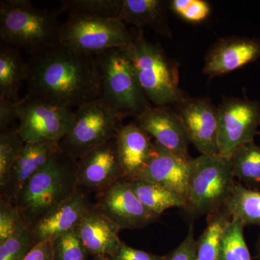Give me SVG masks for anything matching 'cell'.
Masks as SVG:
<instances>
[{"mask_svg": "<svg viewBox=\"0 0 260 260\" xmlns=\"http://www.w3.org/2000/svg\"><path fill=\"white\" fill-rule=\"evenodd\" d=\"M122 0H65L61 1L57 14L68 11L100 18H118Z\"/></svg>", "mask_w": 260, "mask_h": 260, "instance_id": "27", "label": "cell"}, {"mask_svg": "<svg viewBox=\"0 0 260 260\" xmlns=\"http://www.w3.org/2000/svg\"><path fill=\"white\" fill-rule=\"evenodd\" d=\"M175 111L184 126L189 143L201 155H219L218 108L206 99L186 97Z\"/></svg>", "mask_w": 260, "mask_h": 260, "instance_id": "12", "label": "cell"}, {"mask_svg": "<svg viewBox=\"0 0 260 260\" xmlns=\"http://www.w3.org/2000/svg\"><path fill=\"white\" fill-rule=\"evenodd\" d=\"M25 83L28 93L71 110L97 100L102 90L95 56L61 44L30 56Z\"/></svg>", "mask_w": 260, "mask_h": 260, "instance_id": "1", "label": "cell"}, {"mask_svg": "<svg viewBox=\"0 0 260 260\" xmlns=\"http://www.w3.org/2000/svg\"><path fill=\"white\" fill-rule=\"evenodd\" d=\"M25 144L18 125L0 130V188L5 186Z\"/></svg>", "mask_w": 260, "mask_h": 260, "instance_id": "28", "label": "cell"}, {"mask_svg": "<svg viewBox=\"0 0 260 260\" xmlns=\"http://www.w3.org/2000/svg\"><path fill=\"white\" fill-rule=\"evenodd\" d=\"M52 245L54 260H88L89 252L75 230L56 238Z\"/></svg>", "mask_w": 260, "mask_h": 260, "instance_id": "31", "label": "cell"}, {"mask_svg": "<svg viewBox=\"0 0 260 260\" xmlns=\"http://www.w3.org/2000/svg\"><path fill=\"white\" fill-rule=\"evenodd\" d=\"M36 244L30 227L23 228L0 243V260H23Z\"/></svg>", "mask_w": 260, "mask_h": 260, "instance_id": "30", "label": "cell"}, {"mask_svg": "<svg viewBox=\"0 0 260 260\" xmlns=\"http://www.w3.org/2000/svg\"><path fill=\"white\" fill-rule=\"evenodd\" d=\"M77 177L79 187L95 195L124 179L115 138L99 145L77 160Z\"/></svg>", "mask_w": 260, "mask_h": 260, "instance_id": "13", "label": "cell"}, {"mask_svg": "<svg viewBox=\"0 0 260 260\" xmlns=\"http://www.w3.org/2000/svg\"><path fill=\"white\" fill-rule=\"evenodd\" d=\"M89 194L78 187L71 198L30 227L37 244L75 231L93 206Z\"/></svg>", "mask_w": 260, "mask_h": 260, "instance_id": "15", "label": "cell"}, {"mask_svg": "<svg viewBox=\"0 0 260 260\" xmlns=\"http://www.w3.org/2000/svg\"><path fill=\"white\" fill-rule=\"evenodd\" d=\"M120 229L94 206L84 217L75 229L77 234L89 254L94 256H112L119 249L121 242Z\"/></svg>", "mask_w": 260, "mask_h": 260, "instance_id": "20", "label": "cell"}, {"mask_svg": "<svg viewBox=\"0 0 260 260\" xmlns=\"http://www.w3.org/2000/svg\"><path fill=\"white\" fill-rule=\"evenodd\" d=\"M115 139L124 179H138L156 155V144L152 142L150 135L135 122L121 126Z\"/></svg>", "mask_w": 260, "mask_h": 260, "instance_id": "16", "label": "cell"}, {"mask_svg": "<svg viewBox=\"0 0 260 260\" xmlns=\"http://www.w3.org/2000/svg\"><path fill=\"white\" fill-rule=\"evenodd\" d=\"M219 155L231 159L241 145L254 141L260 125V104L256 101L226 98L218 107Z\"/></svg>", "mask_w": 260, "mask_h": 260, "instance_id": "10", "label": "cell"}, {"mask_svg": "<svg viewBox=\"0 0 260 260\" xmlns=\"http://www.w3.org/2000/svg\"><path fill=\"white\" fill-rule=\"evenodd\" d=\"M18 102L10 99H0V130L15 126L18 120Z\"/></svg>", "mask_w": 260, "mask_h": 260, "instance_id": "36", "label": "cell"}, {"mask_svg": "<svg viewBox=\"0 0 260 260\" xmlns=\"http://www.w3.org/2000/svg\"><path fill=\"white\" fill-rule=\"evenodd\" d=\"M234 177L241 184L254 190H260V146L249 142L241 145L230 159Z\"/></svg>", "mask_w": 260, "mask_h": 260, "instance_id": "25", "label": "cell"}, {"mask_svg": "<svg viewBox=\"0 0 260 260\" xmlns=\"http://www.w3.org/2000/svg\"><path fill=\"white\" fill-rule=\"evenodd\" d=\"M256 260H260V234L256 243Z\"/></svg>", "mask_w": 260, "mask_h": 260, "instance_id": "38", "label": "cell"}, {"mask_svg": "<svg viewBox=\"0 0 260 260\" xmlns=\"http://www.w3.org/2000/svg\"><path fill=\"white\" fill-rule=\"evenodd\" d=\"M122 119L100 99L75 111L71 127L59 142L62 151L74 160L116 138Z\"/></svg>", "mask_w": 260, "mask_h": 260, "instance_id": "8", "label": "cell"}, {"mask_svg": "<svg viewBox=\"0 0 260 260\" xmlns=\"http://www.w3.org/2000/svg\"><path fill=\"white\" fill-rule=\"evenodd\" d=\"M165 5L160 0H122L119 19L134 25L138 30L151 27L158 34L170 37Z\"/></svg>", "mask_w": 260, "mask_h": 260, "instance_id": "21", "label": "cell"}, {"mask_svg": "<svg viewBox=\"0 0 260 260\" xmlns=\"http://www.w3.org/2000/svg\"><path fill=\"white\" fill-rule=\"evenodd\" d=\"M156 146V155L138 179L164 186L177 194L186 204L190 158L175 155L158 144Z\"/></svg>", "mask_w": 260, "mask_h": 260, "instance_id": "19", "label": "cell"}, {"mask_svg": "<svg viewBox=\"0 0 260 260\" xmlns=\"http://www.w3.org/2000/svg\"><path fill=\"white\" fill-rule=\"evenodd\" d=\"M112 260H164V255H157L147 251L134 249L121 242L115 254L109 256Z\"/></svg>", "mask_w": 260, "mask_h": 260, "instance_id": "35", "label": "cell"}, {"mask_svg": "<svg viewBox=\"0 0 260 260\" xmlns=\"http://www.w3.org/2000/svg\"><path fill=\"white\" fill-rule=\"evenodd\" d=\"M135 118V124L155 138L156 144L175 155L189 157V140L175 111L168 106L150 107Z\"/></svg>", "mask_w": 260, "mask_h": 260, "instance_id": "14", "label": "cell"}, {"mask_svg": "<svg viewBox=\"0 0 260 260\" xmlns=\"http://www.w3.org/2000/svg\"><path fill=\"white\" fill-rule=\"evenodd\" d=\"M18 130L25 143L59 142L69 131L75 111L27 93L18 101Z\"/></svg>", "mask_w": 260, "mask_h": 260, "instance_id": "9", "label": "cell"}, {"mask_svg": "<svg viewBox=\"0 0 260 260\" xmlns=\"http://www.w3.org/2000/svg\"><path fill=\"white\" fill-rule=\"evenodd\" d=\"M27 75V62L20 49L0 43V99L18 102V92Z\"/></svg>", "mask_w": 260, "mask_h": 260, "instance_id": "22", "label": "cell"}, {"mask_svg": "<svg viewBox=\"0 0 260 260\" xmlns=\"http://www.w3.org/2000/svg\"><path fill=\"white\" fill-rule=\"evenodd\" d=\"M57 13L32 6L28 0L0 3V43L28 51L30 56L59 44Z\"/></svg>", "mask_w": 260, "mask_h": 260, "instance_id": "3", "label": "cell"}, {"mask_svg": "<svg viewBox=\"0 0 260 260\" xmlns=\"http://www.w3.org/2000/svg\"><path fill=\"white\" fill-rule=\"evenodd\" d=\"M257 135H260V133H259V132H258V133H257Z\"/></svg>", "mask_w": 260, "mask_h": 260, "instance_id": "40", "label": "cell"}, {"mask_svg": "<svg viewBox=\"0 0 260 260\" xmlns=\"http://www.w3.org/2000/svg\"><path fill=\"white\" fill-rule=\"evenodd\" d=\"M94 206L120 230L143 229L160 218L140 201L125 179L95 195Z\"/></svg>", "mask_w": 260, "mask_h": 260, "instance_id": "11", "label": "cell"}, {"mask_svg": "<svg viewBox=\"0 0 260 260\" xmlns=\"http://www.w3.org/2000/svg\"><path fill=\"white\" fill-rule=\"evenodd\" d=\"M196 246L194 224L191 223L185 239L174 250L164 255V260H195Z\"/></svg>", "mask_w": 260, "mask_h": 260, "instance_id": "34", "label": "cell"}, {"mask_svg": "<svg viewBox=\"0 0 260 260\" xmlns=\"http://www.w3.org/2000/svg\"><path fill=\"white\" fill-rule=\"evenodd\" d=\"M244 227L240 220L232 218L222 239L221 260H251L244 239Z\"/></svg>", "mask_w": 260, "mask_h": 260, "instance_id": "29", "label": "cell"}, {"mask_svg": "<svg viewBox=\"0 0 260 260\" xmlns=\"http://www.w3.org/2000/svg\"><path fill=\"white\" fill-rule=\"evenodd\" d=\"M225 211L231 218L240 220L244 226H260V191L237 183Z\"/></svg>", "mask_w": 260, "mask_h": 260, "instance_id": "26", "label": "cell"}, {"mask_svg": "<svg viewBox=\"0 0 260 260\" xmlns=\"http://www.w3.org/2000/svg\"><path fill=\"white\" fill-rule=\"evenodd\" d=\"M129 58L140 87L155 107L178 104L186 99L179 86L177 64L158 46L148 42L138 30L134 40L123 48Z\"/></svg>", "mask_w": 260, "mask_h": 260, "instance_id": "4", "label": "cell"}, {"mask_svg": "<svg viewBox=\"0 0 260 260\" xmlns=\"http://www.w3.org/2000/svg\"><path fill=\"white\" fill-rule=\"evenodd\" d=\"M169 7L176 14L191 23L204 21L211 10L208 3L203 0H172Z\"/></svg>", "mask_w": 260, "mask_h": 260, "instance_id": "33", "label": "cell"}, {"mask_svg": "<svg viewBox=\"0 0 260 260\" xmlns=\"http://www.w3.org/2000/svg\"><path fill=\"white\" fill-rule=\"evenodd\" d=\"M27 226L16 205L0 198V243Z\"/></svg>", "mask_w": 260, "mask_h": 260, "instance_id": "32", "label": "cell"}, {"mask_svg": "<svg viewBox=\"0 0 260 260\" xmlns=\"http://www.w3.org/2000/svg\"><path fill=\"white\" fill-rule=\"evenodd\" d=\"M62 152L59 142L42 141L25 143L3 188L1 198L14 203L22 187L30 177Z\"/></svg>", "mask_w": 260, "mask_h": 260, "instance_id": "18", "label": "cell"}, {"mask_svg": "<svg viewBox=\"0 0 260 260\" xmlns=\"http://www.w3.org/2000/svg\"><path fill=\"white\" fill-rule=\"evenodd\" d=\"M237 183L230 159L220 155L190 158L184 211L195 218L224 211Z\"/></svg>", "mask_w": 260, "mask_h": 260, "instance_id": "5", "label": "cell"}, {"mask_svg": "<svg viewBox=\"0 0 260 260\" xmlns=\"http://www.w3.org/2000/svg\"><path fill=\"white\" fill-rule=\"evenodd\" d=\"M95 58L102 85L99 99L116 115L135 117L150 107L124 49H109Z\"/></svg>", "mask_w": 260, "mask_h": 260, "instance_id": "6", "label": "cell"}, {"mask_svg": "<svg viewBox=\"0 0 260 260\" xmlns=\"http://www.w3.org/2000/svg\"><path fill=\"white\" fill-rule=\"evenodd\" d=\"M260 57V41L229 37L215 43L205 57L203 73L210 77L232 73Z\"/></svg>", "mask_w": 260, "mask_h": 260, "instance_id": "17", "label": "cell"}, {"mask_svg": "<svg viewBox=\"0 0 260 260\" xmlns=\"http://www.w3.org/2000/svg\"><path fill=\"white\" fill-rule=\"evenodd\" d=\"M93 260H112L110 257L106 255H97L94 256Z\"/></svg>", "mask_w": 260, "mask_h": 260, "instance_id": "39", "label": "cell"}, {"mask_svg": "<svg viewBox=\"0 0 260 260\" xmlns=\"http://www.w3.org/2000/svg\"><path fill=\"white\" fill-rule=\"evenodd\" d=\"M78 187L77 161L62 151L25 182L15 205L31 227L71 198Z\"/></svg>", "mask_w": 260, "mask_h": 260, "instance_id": "2", "label": "cell"}, {"mask_svg": "<svg viewBox=\"0 0 260 260\" xmlns=\"http://www.w3.org/2000/svg\"><path fill=\"white\" fill-rule=\"evenodd\" d=\"M128 181L140 201L149 210L160 216L169 208H186L185 203L180 198L156 183L141 179Z\"/></svg>", "mask_w": 260, "mask_h": 260, "instance_id": "23", "label": "cell"}, {"mask_svg": "<svg viewBox=\"0 0 260 260\" xmlns=\"http://www.w3.org/2000/svg\"><path fill=\"white\" fill-rule=\"evenodd\" d=\"M231 220L225 210L207 216L206 227L197 240L195 260H221L222 239Z\"/></svg>", "mask_w": 260, "mask_h": 260, "instance_id": "24", "label": "cell"}, {"mask_svg": "<svg viewBox=\"0 0 260 260\" xmlns=\"http://www.w3.org/2000/svg\"><path fill=\"white\" fill-rule=\"evenodd\" d=\"M134 36L118 18H100L69 13L60 27L59 44L83 54L96 55L127 47Z\"/></svg>", "mask_w": 260, "mask_h": 260, "instance_id": "7", "label": "cell"}, {"mask_svg": "<svg viewBox=\"0 0 260 260\" xmlns=\"http://www.w3.org/2000/svg\"><path fill=\"white\" fill-rule=\"evenodd\" d=\"M23 260H54L52 241L38 243Z\"/></svg>", "mask_w": 260, "mask_h": 260, "instance_id": "37", "label": "cell"}]
</instances>
